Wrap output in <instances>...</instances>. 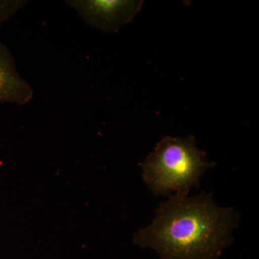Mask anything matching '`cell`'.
<instances>
[{
  "label": "cell",
  "instance_id": "obj_3",
  "mask_svg": "<svg viewBox=\"0 0 259 259\" xmlns=\"http://www.w3.org/2000/svg\"><path fill=\"white\" fill-rule=\"evenodd\" d=\"M84 23L107 32H117L142 8L143 1L71 0L66 1Z\"/></svg>",
  "mask_w": 259,
  "mask_h": 259
},
{
  "label": "cell",
  "instance_id": "obj_2",
  "mask_svg": "<svg viewBox=\"0 0 259 259\" xmlns=\"http://www.w3.org/2000/svg\"><path fill=\"white\" fill-rule=\"evenodd\" d=\"M212 166L192 136L163 138L142 164L143 178L158 195L187 196Z\"/></svg>",
  "mask_w": 259,
  "mask_h": 259
},
{
  "label": "cell",
  "instance_id": "obj_1",
  "mask_svg": "<svg viewBox=\"0 0 259 259\" xmlns=\"http://www.w3.org/2000/svg\"><path fill=\"white\" fill-rule=\"evenodd\" d=\"M238 222L236 211L218 207L212 194H171L158 206L153 223L135 236V243L153 248L161 259H218L233 242Z\"/></svg>",
  "mask_w": 259,
  "mask_h": 259
},
{
  "label": "cell",
  "instance_id": "obj_4",
  "mask_svg": "<svg viewBox=\"0 0 259 259\" xmlns=\"http://www.w3.org/2000/svg\"><path fill=\"white\" fill-rule=\"evenodd\" d=\"M33 94L30 83L19 74L11 51L0 41V102L23 105Z\"/></svg>",
  "mask_w": 259,
  "mask_h": 259
},
{
  "label": "cell",
  "instance_id": "obj_5",
  "mask_svg": "<svg viewBox=\"0 0 259 259\" xmlns=\"http://www.w3.org/2000/svg\"><path fill=\"white\" fill-rule=\"evenodd\" d=\"M26 1L0 0V25L8 21L26 5Z\"/></svg>",
  "mask_w": 259,
  "mask_h": 259
}]
</instances>
